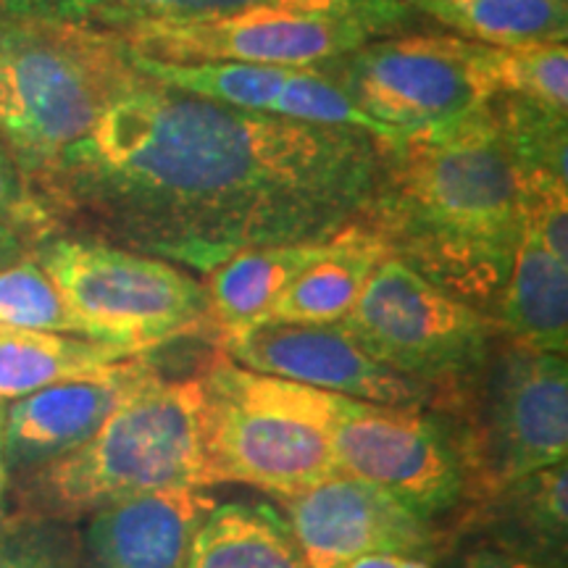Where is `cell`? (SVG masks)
Masks as SVG:
<instances>
[{
  "mask_svg": "<svg viewBox=\"0 0 568 568\" xmlns=\"http://www.w3.org/2000/svg\"><path fill=\"white\" fill-rule=\"evenodd\" d=\"M21 255V240L13 224L0 222V268L11 266L13 261H19Z\"/></svg>",
  "mask_w": 568,
  "mask_h": 568,
  "instance_id": "obj_33",
  "label": "cell"
},
{
  "mask_svg": "<svg viewBox=\"0 0 568 568\" xmlns=\"http://www.w3.org/2000/svg\"><path fill=\"white\" fill-rule=\"evenodd\" d=\"M345 568H432L426 558L406 556V552H368L347 564Z\"/></svg>",
  "mask_w": 568,
  "mask_h": 568,
  "instance_id": "obj_32",
  "label": "cell"
},
{
  "mask_svg": "<svg viewBox=\"0 0 568 568\" xmlns=\"http://www.w3.org/2000/svg\"><path fill=\"white\" fill-rule=\"evenodd\" d=\"M518 213L524 232L568 261V182L548 172H518Z\"/></svg>",
  "mask_w": 568,
  "mask_h": 568,
  "instance_id": "obj_28",
  "label": "cell"
},
{
  "mask_svg": "<svg viewBox=\"0 0 568 568\" xmlns=\"http://www.w3.org/2000/svg\"><path fill=\"white\" fill-rule=\"evenodd\" d=\"M184 568H305L290 524L268 506L224 503L197 524Z\"/></svg>",
  "mask_w": 568,
  "mask_h": 568,
  "instance_id": "obj_21",
  "label": "cell"
},
{
  "mask_svg": "<svg viewBox=\"0 0 568 568\" xmlns=\"http://www.w3.org/2000/svg\"><path fill=\"white\" fill-rule=\"evenodd\" d=\"M9 460H6V403L0 400V503H3L6 489H9Z\"/></svg>",
  "mask_w": 568,
  "mask_h": 568,
  "instance_id": "obj_34",
  "label": "cell"
},
{
  "mask_svg": "<svg viewBox=\"0 0 568 568\" xmlns=\"http://www.w3.org/2000/svg\"><path fill=\"white\" fill-rule=\"evenodd\" d=\"M481 67L495 95L503 92L550 111H568L566 42H527L514 48L481 45Z\"/></svg>",
  "mask_w": 568,
  "mask_h": 568,
  "instance_id": "obj_25",
  "label": "cell"
},
{
  "mask_svg": "<svg viewBox=\"0 0 568 568\" xmlns=\"http://www.w3.org/2000/svg\"><path fill=\"white\" fill-rule=\"evenodd\" d=\"M326 240L251 247L213 266L205 295L209 316L222 337L240 335L264 322L282 290L324 251Z\"/></svg>",
  "mask_w": 568,
  "mask_h": 568,
  "instance_id": "obj_19",
  "label": "cell"
},
{
  "mask_svg": "<svg viewBox=\"0 0 568 568\" xmlns=\"http://www.w3.org/2000/svg\"><path fill=\"white\" fill-rule=\"evenodd\" d=\"M0 568H80L69 539L42 524L0 531Z\"/></svg>",
  "mask_w": 568,
  "mask_h": 568,
  "instance_id": "obj_29",
  "label": "cell"
},
{
  "mask_svg": "<svg viewBox=\"0 0 568 568\" xmlns=\"http://www.w3.org/2000/svg\"><path fill=\"white\" fill-rule=\"evenodd\" d=\"M385 255L389 247L379 234L364 222L347 224L332 234L324 251L282 290L261 324H339Z\"/></svg>",
  "mask_w": 568,
  "mask_h": 568,
  "instance_id": "obj_17",
  "label": "cell"
},
{
  "mask_svg": "<svg viewBox=\"0 0 568 568\" xmlns=\"http://www.w3.org/2000/svg\"><path fill=\"white\" fill-rule=\"evenodd\" d=\"M497 311L516 345L566 355L568 261L556 258L535 234L521 230Z\"/></svg>",
  "mask_w": 568,
  "mask_h": 568,
  "instance_id": "obj_18",
  "label": "cell"
},
{
  "mask_svg": "<svg viewBox=\"0 0 568 568\" xmlns=\"http://www.w3.org/2000/svg\"><path fill=\"white\" fill-rule=\"evenodd\" d=\"M216 506L203 487H166L90 514L92 568H184L203 516Z\"/></svg>",
  "mask_w": 568,
  "mask_h": 568,
  "instance_id": "obj_16",
  "label": "cell"
},
{
  "mask_svg": "<svg viewBox=\"0 0 568 568\" xmlns=\"http://www.w3.org/2000/svg\"><path fill=\"white\" fill-rule=\"evenodd\" d=\"M379 364L416 385H458L489 358L493 324L403 261L385 255L353 311L339 322Z\"/></svg>",
  "mask_w": 568,
  "mask_h": 568,
  "instance_id": "obj_8",
  "label": "cell"
},
{
  "mask_svg": "<svg viewBox=\"0 0 568 568\" xmlns=\"http://www.w3.org/2000/svg\"><path fill=\"white\" fill-rule=\"evenodd\" d=\"M224 355L258 374L280 376L353 400L422 406L426 387L406 379L364 351L343 324H261L222 337Z\"/></svg>",
  "mask_w": 568,
  "mask_h": 568,
  "instance_id": "obj_14",
  "label": "cell"
},
{
  "mask_svg": "<svg viewBox=\"0 0 568 568\" xmlns=\"http://www.w3.org/2000/svg\"><path fill=\"white\" fill-rule=\"evenodd\" d=\"M264 0H0V17L61 30H105L126 34L151 27H180L230 17Z\"/></svg>",
  "mask_w": 568,
  "mask_h": 568,
  "instance_id": "obj_20",
  "label": "cell"
},
{
  "mask_svg": "<svg viewBox=\"0 0 568 568\" xmlns=\"http://www.w3.org/2000/svg\"><path fill=\"white\" fill-rule=\"evenodd\" d=\"M345 84L361 111L393 132L429 130L493 103L481 45L456 34L379 38L345 55Z\"/></svg>",
  "mask_w": 568,
  "mask_h": 568,
  "instance_id": "obj_10",
  "label": "cell"
},
{
  "mask_svg": "<svg viewBox=\"0 0 568 568\" xmlns=\"http://www.w3.org/2000/svg\"><path fill=\"white\" fill-rule=\"evenodd\" d=\"M38 216H40V209L32 203L30 193H27L19 169L13 166L9 153L0 148V222L27 224V222H34Z\"/></svg>",
  "mask_w": 568,
  "mask_h": 568,
  "instance_id": "obj_30",
  "label": "cell"
},
{
  "mask_svg": "<svg viewBox=\"0 0 568 568\" xmlns=\"http://www.w3.org/2000/svg\"><path fill=\"white\" fill-rule=\"evenodd\" d=\"M458 568H545V566L531 564V560H527V558H518V556H514V552L477 550L460 560Z\"/></svg>",
  "mask_w": 568,
  "mask_h": 568,
  "instance_id": "obj_31",
  "label": "cell"
},
{
  "mask_svg": "<svg viewBox=\"0 0 568 568\" xmlns=\"http://www.w3.org/2000/svg\"><path fill=\"white\" fill-rule=\"evenodd\" d=\"M284 506L305 568H345L368 552L424 558L437 542L432 521L385 489L347 474L284 497Z\"/></svg>",
  "mask_w": 568,
  "mask_h": 568,
  "instance_id": "obj_13",
  "label": "cell"
},
{
  "mask_svg": "<svg viewBox=\"0 0 568 568\" xmlns=\"http://www.w3.org/2000/svg\"><path fill=\"white\" fill-rule=\"evenodd\" d=\"M376 151L368 230L447 293L500 295L521 213L518 166L493 103L458 122L376 140Z\"/></svg>",
  "mask_w": 568,
  "mask_h": 568,
  "instance_id": "obj_2",
  "label": "cell"
},
{
  "mask_svg": "<svg viewBox=\"0 0 568 568\" xmlns=\"http://www.w3.org/2000/svg\"><path fill=\"white\" fill-rule=\"evenodd\" d=\"M466 40L487 48L566 42L568 0H408Z\"/></svg>",
  "mask_w": 568,
  "mask_h": 568,
  "instance_id": "obj_23",
  "label": "cell"
},
{
  "mask_svg": "<svg viewBox=\"0 0 568 568\" xmlns=\"http://www.w3.org/2000/svg\"><path fill=\"white\" fill-rule=\"evenodd\" d=\"M38 264L82 337L148 353L211 322L205 284L172 261L98 240H53Z\"/></svg>",
  "mask_w": 568,
  "mask_h": 568,
  "instance_id": "obj_7",
  "label": "cell"
},
{
  "mask_svg": "<svg viewBox=\"0 0 568 568\" xmlns=\"http://www.w3.org/2000/svg\"><path fill=\"white\" fill-rule=\"evenodd\" d=\"M495 119L518 172H548L568 182L566 113L508 95Z\"/></svg>",
  "mask_w": 568,
  "mask_h": 568,
  "instance_id": "obj_26",
  "label": "cell"
},
{
  "mask_svg": "<svg viewBox=\"0 0 568 568\" xmlns=\"http://www.w3.org/2000/svg\"><path fill=\"white\" fill-rule=\"evenodd\" d=\"M0 324L80 335V326L63 303L59 287L38 258H19L0 268Z\"/></svg>",
  "mask_w": 568,
  "mask_h": 568,
  "instance_id": "obj_27",
  "label": "cell"
},
{
  "mask_svg": "<svg viewBox=\"0 0 568 568\" xmlns=\"http://www.w3.org/2000/svg\"><path fill=\"white\" fill-rule=\"evenodd\" d=\"M337 471L385 489L426 521L458 506L466 453L447 424L418 406H385L329 393Z\"/></svg>",
  "mask_w": 568,
  "mask_h": 568,
  "instance_id": "obj_9",
  "label": "cell"
},
{
  "mask_svg": "<svg viewBox=\"0 0 568 568\" xmlns=\"http://www.w3.org/2000/svg\"><path fill=\"white\" fill-rule=\"evenodd\" d=\"M408 0H264L230 17L151 27L122 38L161 61H234L311 69L351 55L408 24Z\"/></svg>",
  "mask_w": 568,
  "mask_h": 568,
  "instance_id": "obj_5",
  "label": "cell"
},
{
  "mask_svg": "<svg viewBox=\"0 0 568 568\" xmlns=\"http://www.w3.org/2000/svg\"><path fill=\"white\" fill-rule=\"evenodd\" d=\"M34 495L51 514H95L166 487H213L205 458L203 379L151 374L111 410L101 429L40 466Z\"/></svg>",
  "mask_w": 568,
  "mask_h": 568,
  "instance_id": "obj_3",
  "label": "cell"
},
{
  "mask_svg": "<svg viewBox=\"0 0 568 568\" xmlns=\"http://www.w3.org/2000/svg\"><path fill=\"white\" fill-rule=\"evenodd\" d=\"M568 458L566 355L514 345L489 387L479 468L493 493Z\"/></svg>",
  "mask_w": 568,
  "mask_h": 568,
  "instance_id": "obj_11",
  "label": "cell"
},
{
  "mask_svg": "<svg viewBox=\"0 0 568 568\" xmlns=\"http://www.w3.org/2000/svg\"><path fill=\"white\" fill-rule=\"evenodd\" d=\"M376 169L372 134L232 109L132 71L53 174L138 253L209 274L240 251L364 222Z\"/></svg>",
  "mask_w": 568,
  "mask_h": 568,
  "instance_id": "obj_1",
  "label": "cell"
},
{
  "mask_svg": "<svg viewBox=\"0 0 568 568\" xmlns=\"http://www.w3.org/2000/svg\"><path fill=\"white\" fill-rule=\"evenodd\" d=\"M495 495L506 497V524L516 542L556 564L566 556L568 535V464H556L510 481Z\"/></svg>",
  "mask_w": 568,
  "mask_h": 568,
  "instance_id": "obj_24",
  "label": "cell"
},
{
  "mask_svg": "<svg viewBox=\"0 0 568 568\" xmlns=\"http://www.w3.org/2000/svg\"><path fill=\"white\" fill-rule=\"evenodd\" d=\"M132 77L74 42V30L0 17V138L30 169L55 172Z\"/></svg>",
  "mask_w": 568,
  "mask_h": 568,
  "instance_id": "obj_6",
  "label": "cell"
},
{
  "mask_svg": "<svg viewBox=\"0 0 568 568\" xmlns=\"http://www.w3.org/2000/svg\"><path fill=\"white\" fill-rule=\"evenodd\" d=\"M140 355L82 335L0 324V400H17L53 382Z\"/></svg>",
  "mask_w": 568,
  "mask_h": 568,
  "instance_id": "obj_22",
  "label": "cell"
},
{
  "mask_svg": "<svg viewBox=\"0 0 568 568\" xmlns=\"http://www.w3.org/2000/svg\"><path fill=\"white\" fill-rule=\"evenodd\" d=\"M151 374L148 353H140L11 400L6 406L9 468H40L77 450Z\"/></svg>",
  "mask_w": 568,
  "mask_h": 568,
  "instance_id": "obj_15",
  "label": "cell"
},
{
  "mask_svg": "<svg viewBox=\"0 0 568 568\" xmlns=\"http://www.w3.org/2000/svg\"><path fill=\"white\" fill-rule=\"evenodd\" d=\"M122 51L134 74L213 103L305 124L351 126L374 140L397 134L374 122L339 84L318 71L234 61H161L126 51L124 45Z\"/></svg>",
  "mask_w": 568,
  "mask_h": 568,
  "instance_id": "obj_12",
  "label": "cell"
},
{
  "mask_svg": "<svg viewBox=\"0 0 568 568\" xmlns=\"http://www.w3.org/2000/svg\"><path fill=\"white\" fill-rule=\"evenodd\" d=\"M211 485L293 497L335 477L329 393L216 355L203 376Z\"/></svg>",
  "mask_w": 568,
  "mask_h": 568,
  "instance_id": "obj_4",
  "label": "cell"
}]
</instances>
